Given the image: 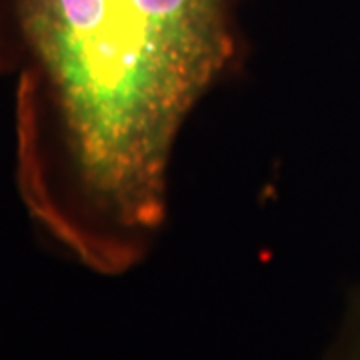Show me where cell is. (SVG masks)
Masks as SVG:
<instances>
[{"mask_svg":"<svg viewBox=\"0 0 360 360\" xmlns=\"http://www.w3.org/2000/svg\"><path fill=\"white\" fill-rule=\"evenodd\" d=\"M321 360H360V284L348 295L342 316Z\"/></svg>","mask_w":360,"mask_h":360,"instance_id":"obj_2","label":"cell"},{"mask_svg":"<svg viewBox=\"0 0 360 360\" xmlns=\"http://www.w3.org/2000/svg\"><path fill=\"white\" fill-rule=\"evenodd\" d=\"M78 200L77 250L139 260L167 214L182 124L234 56L231 0H2Z\"/></svg>","mask_w":360,"mask_h":360,"instance_id":"obj_1","label":"cell"}]
</instances>
